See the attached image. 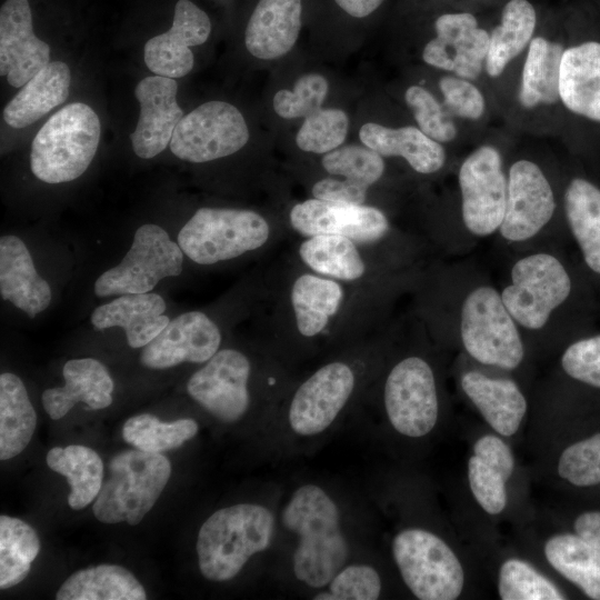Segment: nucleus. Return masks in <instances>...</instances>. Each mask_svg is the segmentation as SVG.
<instances>
[{
  "mask_svg": "<svg viewBox=\"0 0 600 600\" xmlns=\"http://www.w3.org/2000/svg\"><path fill=\"white\" fill-rule=\"evenodd\" d=\"M281 517L298 537L292 557L296 578L310 588L328 586L349 556L334 500L321 487L303 484L293 491Z\"/></svg>",
  "mask_w": 600,
  "mask_h": 600,
  "instance_id": "f257e3e1",
  "label": "nucleus"
},
{
  "mask_svg": "<svg viewBox=\"0 0 600 600\" xmlns=\"http://www.w3.org/2000/svg\"><path fill=\"white\" fill-rule=\"evenodd\" d=\"M273 532L274 516L262 504L238 503L217 510L198 533L200 572L211 581L231 580L252 556L270 546Z\"/></svg>",
  "mask_w": 600,
  "mask_h": 600,
  "instance_id": "f03ea898",
  "label": "nucleus"
},
{
  "mask_svg": "<svg viewBox=\"0 0 600 600\" xmlns=\"http://www.w3.org/2000/svg\"><path fill=\"white\" fill-rule=\"evenodd\" d=\"M101 124L91 107L67 104L41 127L30 153L32 173L47 183L79 178L91 163L100 141Z\"/></svg>",
  "mask_w": 600,
  "mask_h": 600,
  "instance_id": "7ed1b4c3",
  "label": "nucleus"
},
{
  "mask_svg": "<svg viewBox=\"0 0 600 600\" xmlns=\"http://www.w3.org/2000/svg\"><path fill=\"white\" fill-rule=\"evenodd\" d=\"M109 471L92 511L103 523L136 526L163 491L171 474V464L159 452L136 449L116 454L109 463Z\"/></svg>",
  "mask_w": 600,
  "mask_h": 600,
  "instance_id": "20e7f679",
  "label": "nucleus"
},
{
  "mask_svg": "<svg viewBox=\"0 0 600 600\" xmlns=\"http://www.w3.org/2000/svg\"><path fill=\"white\" fill-rule=\"evenodd\" d=\"M267 220L251 210L200 208L180 229L178 243L199 264H213L262 247L269 239Z\"/></svg>",
  "mask_w": 600,
  "mask_h": 600,
  "instance_id": "39448f33",
  "label": "nucleus"
},
{
  "mask_svg": "<svg viewBox=\"0 0 600 600\" xmlns=\"http://www.w3.org/2000/svg\"><path fill=\"white\" fill-rule=\"evenodd\" d=\"M392 556L400 576L420 600H454L463 589V568L440 537L421 528H408L392 540Z\"/></svg>",
  "mask_w": 600,
  "mask_h": 600,
  "instance_id": "423d86ee",
  "label": "nucleus"
},
{
  "mask_svg": "<svg viewBox=\"0 0 600 600\" xmlns=\"http://www.w3.org/2000/svg\"><path fill=\"white\" fill-rule=\"evenodd\" d=\"M184 253L179 243L158 224L139 227L130 249L114 267L99 276L93 286L97 297L147 293L163 279L183 269Z\"/></svg>",
  "mask_w": 600,
  "mask_h": 600,
  "instance_id": "0eeeda50",
  "label": "nucleus"
},
{
  "mask_svg": "<svg viewBox=\"0 0 600 600\" xmlns=\"http://www.w3.org/2000/svg\"><path fill=\"white\" fill-rule=\"evenodd\" d=\"M460 331L467 352L483 364L514 369L523 359V344L514 319L501 294L491 287H479L467 296Z\"/></svg>",
  "mask_w": 600,
  "mask_h": 600,
  "instance_id": "6e6552de",
  "label": "nucleus"
},
{
  "mask_svg": "<svg viewBox=\"0 0 600 600\" xmlns=\"http://www.w3.org/2000/svg\"><path fill=\"white\" fill-rule=\"evenodd\" d=\"M512 283L501 293L512 318L537 330L569 296L571 281L562 263L551 254L536 253L518 260L511 270Z\"/></svg>",
  "mask_w": 600,
  "mask_h": 600,
  "instance_id": "1a4fd4ad",
  "label": "nucleus"
},
{
  "mask_svg": "<svg viewBox=\"0 0 600 600\" xmlns=\"http://www.w3.org/2000/svg\"><path fill=\"white\" fill-rule=\"evenodd\" d=\"M249 140L241 112L224 101H209L183 116L176 127L170 150L179 159L202 163L239 151Z\"/></svg>",
  "mask_w": 600,
  "mask_h": 600,
  "instance_id": "9d476101",
  "label": "nucleus"
},
{
  "mask_svg": "<svg viewBox=\"0 0 600 600\" xmlns=\"http://www.w3.org/2000/svg\"><path fill=\"white\" fill-rule=\"evenodd\" d=\"M383 400L397 432L410 438L431 432L438 421L439 401L429 363L414 356L399 361L387 377Z\"/></svg>",
  "mask_w": 600,
  "mask_h": 600,
  "instance_id": "9b49d317",
  "label": "nucleus"
},
{
  "mask_svg": "<svg viewBox=\"0 0 600 600\" xmlns=\"http://www.w3.org/2000/svg\"><path fill=\"white\" fill-rule=\"evenodd\" d=\"M458 180L467 229L476 236H488L499 229L508 188L499 151L491 146L474 150L462 162Z\"/></svg>",
  "mask_w": 600,
  "mask_h": 600,
  "instance_id": "f8f14e48",
  "label": "nucleus"
},
{
  "mask_svg": "<svg viewBox=\"0 0 600 600\" xmlns=\"http://www.w3.org/2000/svg\"><path fill=\"white\" fill-rule=\"evenodd\" d=\"M249 359L234 349L218 350L187 384L190 397L224 423L238 421L248 410Z\"/></svg>",
  "mask_w": 600,
  "mask_h": 600,
  "instance_id": "ddd939ff",
  "label": "nucleus"
},
{
  "mask_svg": "<svg viewBox=\"0 0 600 600\" xmlns=\"http://www.w3.org/2000/svg\"><path fill=\"white\" fill-rule=\"evenodd\" d=\"M354 388L350 366L336 361L312 373L292 397L288 421L291 430L303 437L326 431L347 404Z\"/></svg>",
  "mask_w": 600,
  "mask_h": 600,
  "instance_id": "4468645a",
  "label": "nucleus"
},
{
  "mask_svg": "<svg viewBox=\"0 0 600 600\" xmlns=\"http://www.w3.org/2000/svg\"><path fill=\"white\" fill-rule=\"evenodd\" d=\"M292 228L304 237L336 234L356 243L380 240L389 230L384 213L370 206L308 199L292 207Z\"/></svg>",
  "mask_w": 600,
  "mask_h": 600,
  "instance_id": "2eb2a0df",
  "label": "nucleus"
},
{
  "mask_svg": "<svg viewBox=\"0 0 600 600\" xmlns=\"http://www.w3.org/2000/svg\"><path fill=\"white\" fill-rule=\"evenodd\" d=\"M556 208L550 183L531 161L519 160L509 170L501 236L523 241L536 236L551 219Z\"/></svg>",
  "mask_w": 600,
  "mask_h": 600,
  "instance_id": "dca6fc26",
  "label": "nucleus"
},
{
  "mask_svg": "<svg viewBox=\"0 0 600 600\" xmlns=\"http://www.w3.org/2000/svg\"><path fill=\"white\" fill-rule=\"evenodd\" d=\"M221 343V332L201 311L179 314L146 347L141 363L149 369H168L183 362H207Z\"/></svg>",
  "mask_w": 600,
  "mask_h": 600,
  "instance_id": "f3484780",
  "label": "nucleus"
},
{
  "mask_svg": "<svg viewBox=\"0 0 600 600\" xmlns=\"http://www.w3.org/2000/svg\"><path fill=\"white\" fill-rule=\"evenodd\" d=\"M434 28L437 37L426 44L423 61L460 78L476 79L486 62L490 34L478 28L477 19L469 12L444 13L436 20Z\"/></svg>",
  "mask_w": 600,
  "mask_h": 600,
  "instance_id": "a211bd4d",
  "label": "nucleus"
},
{
  "mask_svg": "<svg viewBox=\"0 0 600 600\" xmlns=\"http://www.w3.org/2000/svg\"><path fill=\"white\" fill-rule=\"evenodd\" d=\"M211 31L208 14L190 0L174 7L172 27L144 44V62L157 76L181 78L193 67L190 47L204 43Z\"/></svg>",
  "mask_w": 600,
  "mask_h": 600,
  "instance_id": "6ab92c4d",
  "label": "nucleus"
},
{
  "mask_svg": "<svg viewBox=\"0 0 600 600\" xmlns=\"http://www.w3.org/2000/svg\"><path fill=\"white\" fill-rule=\"evenodd\" d=\"M50 47L33 32L28 0H7L0 9V73L23 87L49 63Z\"/></svg>",
  "mask_w": 600,
  "mask_h": 600,
  "instance_id": "aec40b11",
  "label": "nucleus"
},
{
  "mask_svg": "<svg viewBox=\"0 0 600 600\" xmlns=\"http://www.w3.org/2000/svg\"><path fill=\"white\" fill-rule=\"evenodd\" d=\"M177 91L174 79L157 74L143 78L136 86L140 116L130 139L139 158L151 159L170 144L173 131L183 118L176 99Z\"/></svg>",
  "mask_w": 600,
  "mask_h": 600,
  "instance_id": "412c9836",
  "label": "nucleus"
},
{
  "mask_svg": "<svg viewBox=\"0 0 600 600\" xmlns=\"http://www.w3.org/2000/svg\"><path fill=\"white\" fill-rule=\"evenodd\" d=\"M167 303L154 292L122 294L97 307L90 321L98 330L122 328L131 348H143L170 322Z\"/></svg>",
  "mask_w": 600,
  "mask_h": 600,
  "instance_id": "4be33fe9",
  "label": "nucleus"
},
{
  "mask_svg": "<svg viewBox=\"0 0 600 600\" xmlns=\"http://www.w3.org/2000/svg\"><path fill=\"white\" fill-rule=\"evenodd\" d=\"M0 293L29 318L51 302L49 283L38 273L28 247L17 236L0 239Z\"/></svg>",
  "mask_w": 600,
  "mask_h": 600,
  "instance_id": "5701e85b",
  "label": "nucleus"
},
{
  "mask_svg": "<svg viewBox=\"0 0 600 600\" xmlns=\"http://www.w3.org/2000/svg\"><path fill=\"white\" fill-rule=\"evenodd\" d=\"M64 386L47 389L42 404L50 418L64 417L78 402L91 409L112 403L113 380L103 363L93 358L72 359L63 366Z\"/></svg>",
  "mask_w": 600,
  "mask_h": 600,
  "instance_id": "b1692460",
  "label": "nucleus"
},
{
  "mask_svg": "<svg viewBox=\"0 0 600 600\" xmlns=\"http://www.w3.org/2000/svg\"><path fill=\"white\" fill-rule=\"evenodd\" d=\"M301 11V0H259L246 28L248 51L263 60L284 56L299 37Z\"/></svg>",
  "mask_w": 600,
  "mask_h": 600,
  "instance_id": "393cba45",
  "label": "nucleus"
},
{
  "mask_svg": "<svg viewBox=\"0 0 600 600\" xmlns=\"http://www.w3.org/2000/svg\"><path fill=\"white\" fill-rule=\"evenodd\" d=\"M559 97L570 111L600 121V42L588 41L563 51Z\"/></svg>",
  "mask_w": 600,
  "mask_h": 600,
  "instance_id": "a878e982",
  "label": "nucleus"
},
{
  "mask_svg": "<svg viewBox=\"0 0 600 600\" xmlns=\"http://www.w3.org/2000/svg\"><path fill=\"white\" fill-rule=\"evenodd\" d=\"M461 387L499 434L510 437L518 431L527 412V401L513 381L469 371L462 376Z\"/></svg>",
  "mask_w": 600,
  "mask_h": 600,
  "instance_id": "bb28decb",
  "label": "nucleus"
},
{
  "mask_svg": "<svg viewBox=\"0 0 600 600\" xmlns=\"http://www.w3.org/2000/svg\"><path fill=\"white\" fill-rule=\"evenodd\" d=\"M359 137L366 147L382 157L404 158L419 173L437 172L446 161V151L440 142L417 127L388 128L368 122L360 128Z\"/></svg>",
  "mask_w": 600,
  "mask_h": 600,
  "instance_id": "cd10ccee",
  "label": "nucleus"
},
{
  "mask_svg": "<svg viewBox=\"0 0 600 600\" xmlns=\"http://www.w3.org/2000/svg\"><path fill=\"white\" fill-rule=\"evenodd\" d=\"M71 81L70 69L62 61H52L34 74L6 106L7 124L22 129L39 120L66 101Z\"/></svg>",
  "mask_w": 600,
  "mask_h": 600,
  "instance_id": "c85d7f7f",
  "label": "nucleus"
},
{
  "mask_svg": "<svg viewBox=\"0 0 600 600\" xmlns=\"http://www.w3.org/2000/svg\"><path fill=\"white\" fill-rule=\"evenodd\" d=\"M58 600H144L142 584L126 568L100 564L76 571L61 584Z\"/></svg>",
  "mask_w": 600,
  "mask_h": 600,
  "instance_id": "c756f323",
  "label": "nucleus"
},
{
  "mask_svg": "<svg viewBox=\"0 0 600 600\" xmlns=\"http://www.w3.org/2000/svg\"><path fill=\"white\" fill-rule=\"evenodd\" d=\"M549 564L586 596L600 600V550L578 534L552 536L544 544Z\"/></svg>",
  "mask_w": 600,
  "mask_h": 600,
  "instance_id": "7c9ffc66",
  "label": "nucleus"
},
{
  "mask_svg": "<svg viewBox=\"0 0 600 600\" xmlns=\"http://www.w3.org/2000/svg\"><path fill=\"white\" fill-rule=\"evenodd\" d=\"M37 414L22 380L11 372L0 376V459L19 454L30 442Z\"/></svg>",
  "mask_w": 600,
  "mask_h": 600,
  "instance_id": "2f4dec72",
  "label": "nucleus"
},
{
  "mask_svg": "<svg viewBox=\"0 0 600 600\" xmlns=\"http://www.w3.org/2000/svg\"><path fill=\"white\" fill-rule=\"evenodd\" d=\"M47 464L68 479L71 488L68 503L71 509H83L98 497L102 487L103 463L91 448L80 444L54 447L47 453Z\"/></svg>",
  "mask_w": 600,
  "mask_h": 600,
  "instance_id": "473e14b6",
  "label": "nucleus"
},
{
  "mask_svg": "<svg viewBox=\"0 0 600 600\" xmlns=\"http://www.w3.org/2000/svg\"><path fill=\"white\" fill-rule=\"evenodd\" d=\"M564 49L542 37L533 38L522 69L519 101L524 108L553 104L559 97L560 63Z\"/></svg>",
  "mask_w": 600,
  "mask_h": 600,
  "instance_id": "72a5a7b5",
  "label": "nucleus"
},
{
  "mask_svg": "<svg viewBox=\"0 0 600 600\" xmlns=\"http://www.w3.org/2000/svg\"><path fill=\"white\" fill-rule=\"evenodd\" d=\"M343 289L332 279L304 273L291 289L297 328L304 337H314L328 324L342 302Z\"/></svg>",
  "mask_w": 600,
  "mask_h": 600,
  "instance_id": "f704fd0d",
  "label": "nucleus"
},
{
  "mask_svg": "<svg viewBox=\"0 0 600 600\" xmlns=\"http://www.w3.org/2000/svg\"><path fill=\"white\" fill-rule=\"evenodd\" d=\"M564 210L586 263L600 274V190L584 179H573L566 190Z\"/></svg>",
  "mask_w": 600,
  "mask_h": 600,
  "instance_id": "c9c22d12",
  "label": "nucleus"
},
{
  "mask_svg": "<svg viewBox=\"0 0 600 600\" xmlns=\"http://www.w3.org/2000/svg\"><path fill=\"white\" fill-rule=\"evenodd\" d=\"M536 22V10L528 0H510L503 7L501 23L490 34L484 62L489 76H500L507 64L530 43Z\"/></svg>",
  "mask_w": 600,
  "mask_h": 600,
  "instance_id": "e433bc0d",
  "label": "nucleus"
},
{
  "mask_svg": "<svg viewBox=\"0 0 600 600\" xmlns=\"http://www.w3.org/2000/svg\"><path fill=\"white\" fill-rule=\"evenodd\" d=\"M299 256L317 273L339 280H357L366 270L356 242L342 236L308 237L299 247Z\"/></svg>",
  "mask_w": 600,
  "mask_h": 600,
  "instance_id": "4c0bfd02",
  "label": "nucleus"
},
{
  "mask_svg": "<svg viewBox=\"0 0 600 600\" xmlns=\"http://www.w3.org/2000/svg\"><path fill=\"white\" fill-rule=\"evenodd\" d=\"M40 551V540L27 522L2 514L0 517V588L20 583L29 573Z\"/></svg>",
  "mask_w": 600,
  "mask_h": 600,
  "instance_id": "58836bf2",
  "label": "nucleus"
},
{
  "mask_svg": "<svg viewBox=\"0 0 600 600\" xmlns=\"http://www.w3.org/2000/svg\"><path fill=\"white\" fill-rule=\"evenodd\" d=\"M198 423L192 419L161 422L148 413L129 418L122 427L126 442L147 452H163L182 446L198 432Z\"/></svg>",
  "mask_w": 600,
  "mask_h": 600,
  "instance_id": "ea45409f",
  "label": "nucleus"
},
{
  "mask_svg": "<svg viewBox=\"0 0 600 600\" xmlns=\"http://www.w3.org/2000/svg\"><path fill=\"white\" fill-rule=\"evenodd\" d=\"M498 593L502 600H562L564 594L530 563L506 560L499 570Z\"/></svg>",
  "mask_w": 600,
  "mask_h": 600,
  "instance_id": "a19ab883",
  "label": "nucleus"
},
{
  "mask_svg": "<svg viewBox=\"0 0 600 600\" xmlns=\"http://www.w3.org/2000/svg\"><path fill=\"white\" fill-rule=\"evenodd\" d=\"M322 167L330 174L368 189L383 174L384 161L368 147L347 146L324 153Z\"/></svg>",
  "mask_w": 600,
  "mask_h": 600,
  "instance_id": "79ce46f5",
  "label": "nucleus"
},
{
  "mask_svg": "<svg viewBox=\"0 0 600 600\" xmlns=\"http://www.w3.org/2000/svg\"><path fill=\"white\" fill-rule=\"evenodd\" d=\"M348 116L340 109H319L306 118L296 142L306 152L328 153L339 148L347 136Z\"/></svg>",
  "mask_w": 600,
  "mask_h": 600,
  "instance_id": "37998d69",
  "label": "nucleus"
},
{
  "mask_svg": "<svg viewBox=\"0 0 600 600\" xmlns=\"http://www.w3.org/2000/svg\"><path fill=\"white\" fill-rule=\"evenodd\" d=\"M381 593L378 571L364 563L342 567L328 583V589L314 594L317 600H376Z\"/></svg>",
  "mask_w": 600,
  "mask_h": 600,
  "instance_id": "c03bdc74",
  "label": "nucleus"
},
{
  "mask_svg": "<svg viewBox=\"0 0 600 600\" xmlns=\"http://www.w3.org/2000/svg\"><path fill=\"white\" fill-rule=\"evenodd\" d=\"M558 474L577 487L600 483V433L567 447L558 460Z\"/></svg>",
  "mask_w": 600,
  "mask_h": 600,
  "instance_id": "a18cd8bd",
  "label": "nucleus"
},
{
  "mask_svg": "<svg viewBox=\"0 0 600 600\" xmlns=\"http://www.w3.org/2000/svg\"><path fill=\"white\" fill-rule=\"evenodd\" d=\"M328 93V81L317 73L298 79L292 91L279 90L272 100L278 116L284 119L307 118L321 109Z\"/></svg>",
  "mask_w": 600,
  "mask_h": 600,
  "instance_id": "49530a36",
  "label": "nucleus"
},
{
  "mask_svg": "<svg viewBox=\"0 0 600 600\" xmlns=\"http://www.w3.org/2000/svg\"><path fill=\"white\" fill-rule=\"evenodd\" d=\"M419 129L438 142H449L457 136V128L449 113L436 98L420 86H411L404 93Z\"/></svg>",
  "mask_w": 600,
  "mask_h": 600,
  "instance_id": "de8ad7c7",
  "label": "nucleus"
},
{
  "mask_svg": "<svg viewBox=\"0 0 600 600\" xmlns=\"http://www.w3.org/2000/svg\"><path fill=\"white\" fill-rule=\"evenodd\" d=\"M508 477L494 466L476 454L468 461V480L471 492L480 507L490 514H499L507 504Z\"/></svg>",
  "mask_w": 600,
  "mask_h": 600,
  "instance_id": "09e8293b",
  "label": "nucleus"
},
{
  "mask_svg": "<svg viewBox=\"0 0 600 600\" xmlns=\"http://www.w3.org/2000/svg\"><path fill=\"white\" fill-rule=\"evenodd\" d=\"M561 366L571 378L600 388V334L569 346L562 354Z\"/></svg>",
  "mask_w": 600,
  "mask_h": 600,
  "instance_id": "8fccbe9b",
  "label": "nucleus"
},
{
  "mask_svg": "<svg viewBox=\"0 0 600 600\" xmlns=\"http://www.w3.org/2000/svg\"><path fill=\"white\" fill-rule=\"evenodd\" d=\"M439 88L449 113L471 120H477L483 114L486 107L483 96L468 79L447 76L440 79Z\"/></svg>",
  "mask_w": 600,
  "mask_h": 600,
  "instance_id": "3c124183",
  "label": "nucleus"
},
{
  "mask_svg": "<svg viewBox=\"0 0 600 600\" xmlns=\"http://www.w3.org/2000/svg\"><path fill=\"white\" fill-rule=\"evenodd\" d=\"M368 189L334 178H324L312 187L313 198L337 202L363 204Z\"/></svg>",
  "mask_w": 600,
  "mask_h": 600,
  "instance_id": "603ef678",
  "label": "nucleus"
},
{
  "mask_svg": "<svg viewBox=\"0 0 600 600\" xmlns=\"http://www.w3.org/2000/svg\"><path fill=\"white\" fill-rule=\"evenodd\" d=\"M473 454L494 466L507 477H511L514 469V458L511 449L501 438L493 434L482 436L473 446Z\"/></svg>",
  "mask_w": 600,
  "mask_h": 600,
  "instance_id": "864d4df0",
  "label": "nucleus"
},
{
  "mask_svg": "<svg viewBox=\"0 0 600 600\" xmlns=\"http://www.w3.org/2000/svg\"><path fill=\"white\" fill-rule=\"evenodd\" d=\"M576 534L600 550V511L580 514L574 521Z\"/></svg>",
  "mask_w": 600,
  "mask_h": 600,
  "instance_id": "5fc2aeb1",
  "label": "nucleus"
},
{
  "mask_svg": "<svg viewBox=\"0 0 600 600\" xmlns=\"http://www.w3.org/2000/svg\"><path fill=\"white\" fill-rule=\"evenodd\" d=\"M348 14L363 18L372 13L383 0H334Z\"/></svg>",
  "mask_w": 600,
  "mask_h": 600,
  "instance_id": "6e6d98bb",
  "label": "nucleus"
}]
</instances>
